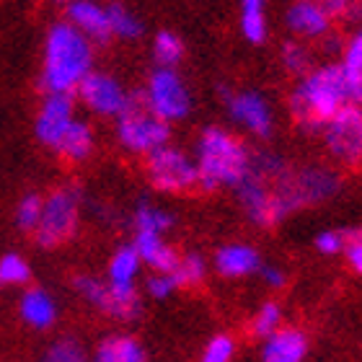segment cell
I'll use <instances>...</instances> for the list:
<instances>
[{
	"instance_id": "8fae6325",
	"label": "cell",
	"mask_w": 362,
	"mask_h": 362,
	"mask_svg": "<svg viewBox=\"0 0 362 362\" xmlns=\"http://www.w3.org/2000/svg\"><path fill=\"white\" fill-rule=\"evenodd\" d=\"M228 101V112L233 117L235 124H241L243 129H249L251 135L257 137H269L272 127H274V114L272 106L267 104L264 96H259L254 90H220Z\"/></svg>"
},
{
	"instance_id": "1f68e13d",
	"label": "cell",
	"mask_w": 362,
	"mask_h": 362,
	"mask_svg": "<svg viewBox=\"0 0 362 362\" xmlns=\"http://www.w3.org/2000/svg\"><path fill=\"white\" fill-rule=\"evenodd\" d=\"M313 3H318L332 18L362 21V0H313Z\"/></svg>"
},
{
	"instance_id": "8992f818",
	"label": "cell",
	"mask_w": 362,
	"mask_h": 362,
	"mask_svg": "<svg viewBox=\"0 0 362 362\" xmlns=\"http://www.w3.org/2000/svg\"><path fill=\"white\" fill-rule=\"evenodd\" d=\"M145 171L153 187L163 194H187L194 187H199L197 160L168 143L148 153Z\"/></svg>"
},
{
	"instance_id": "5b68a950",
	"label": "cell",
	"mask_w": 362,
	"mask_h": 362,
	"mask_svg": "<svg viewBox=\"0 0 362 362\" xmlns=\"http://www.w3.org/2000/svg\"><path fill=\"white\" fill-rule=\"evenodd\" d=\"M81 218V194L78 189L62 187L47 197L37 223V243L42 249H57L60 243L73 238Z\"/></svg>"
},
{
	"instance_id": "f35d334b",
	"label": "cell",
	"mask_w": 362,
	"mask_h": 362,
	"mask_svg": "<svg viewBox=\"0 0 362 362\" xmlns=\"http://www.w3.org/2000/svg\"><path fill=\"white\" fill-rule=\"evenodd\" d=\"M57 3H70V0H57Z\"/></svg>"
},
{
	"instance_id": "d6a6232c",
	"label": "cell",
	"mask_w": 362,
	"mask_h": 362,
	"mask_svg": "<svg viewBox=\"0 0 362 362\" xmlns=\"http://www.w3.org/2000/svg\"><path fill=\"white\" fill-rule=\"evenodd\" d=\"M233 352H235L233 339H230L228 334H215V337L207 341V347H204L202 360L204 362H230L233 360Z\"/></svg>"
},
{
	"instance_id": "484cf974",
	"label": "cell",
	"mask_w": 362,
	"mask_h": 362,
	"mask_svg": "<svg viewBox=\"0 0 362 362\" xmlns=\"http://www.w3.org/2000/svg\"><path fill=\"white\" fill-rule=\"evenodd\" d=\"M176 279V287H197L202 285L204 274H207V264H204L202 257L197 254H187V257H179L176 267L171 269Z\"/></svg>"
},
{
	"instance_id": "52a82bcc",
	"label": "cell",
	"mask_w": 362,
	"mask_h": 362,
	"mask_svg": "<svg viewBox=\"0 0 362 362\" xmlns=\"http://www.w3.org/2000/svg\"><path fill=\"white\" fill-rule=\"evenodd\" d=\"M145 101L156 114L171 122L187 119L192 112V93H189L184 78L174 68H156L148 78V88L143 90Z\"/></svg>"
},
{
	"instance_id": "5bb4252c",
	"label": "cell",
	"mask_w": 362,
	"mask_h": 362,
	"mask_svg": "<svg viewBox=\"0 0 362 362\" xmlns=\"http://www.w3.org/2000/svg\"><path fill=\"white\" fill-rule=\"evenodd\" d=\"M68 21L96 45H106L114 37L112 23H109V11L93 3V0H70Z\"/></svg>"
},
{
	"instance_id": "3957f363",
	"label": "cell",
	"mask_w": 362,
	"mask_h": 362,
	"mask_svg": "<svg viewBox=\"0 0 362 362\" xmlns=\"http://www.w3.org/2000/svg\"><path fill=\"white\" fill-rule=\"evenodd\" d=\"M199 187L215 192L220 187H238L251 166L249 148L235 135L220 127H207L197 143Z\"/></svg>"
},
{
	"instance_id": "cb8c5ba5",
	"label": "cell",
	"mask_w": 362,
	"mask_h": 362,
	"mask_svg": "<svg viewBox=\"0 0 362 362\" xmlns=\"http://www.w3.org/2000/svg\"><path fill=\"white\" fill-rule=\"evenodd\" d=\"M153 57L160 68H176L184 57V42L176 37L174 31H160L153 39Z\"/></svg>"
},
{
	"instance_id": "4dcf8cb0",
	"label": "cell",
	"mask_w": 362,
	"mask_h": 362,
	"mask_svg": "<svg viewBox=\"0 0 362 362\" xmlns=\"http://www.w3.org/2000/svg\"><path fill=\"white\" fill-rule=\"evenodd\" d=\"M279 326H282V310H279V305L277 303H264L257 316H254V334L264 339V337L277 332Z\"/></svg>"
},
{
	"instance_id": "d4e9b609",
	"label": "cell",
	"mask_w": 362,
	"mask_h": 362,
	"mask_svg": "<svg viewBox=\"0 0 362 362\" xmlns=\"http://www.w3.org/2000/svg\"><path fill=\"white\" fill-rule=\"evenodd\" d=\"M344 70H347L349 86H352V93H355V101L362 104V29L357 31L352 42L344 49V60H341Z\"/></svg>"
},
{
	"instance_id": "ac0fdd59",
	"label": "cell",
	"mask_w": 362,
	"mask_h": 362,
	"mask_svg": "<svg viewBox=\"0 0 362 362\" xmlns=\"http://www.w3.org/2000/svg\"><path fill=\"white\" fill-rule=\"evenodd\" d=\"M21 318L31 329L45 332L57 318V305L45 290H26L21 298Z\"/></svg>"
},
{
	"instance_id": "ba28073f",
	"label": "cell",
	"mask_w": 362,
	"mask_h": 362,
	"mask_svg": "<svg viewBox=\"0 0 362 362\" xmlns=\"http://www.w3.org/2000/svg\"><path fill=\"white\" fill-rule=\"evenodd\" d=\"M76 290L96 310H101V313H106V316L112 318H119V321H132L143 310V300H140L137 287H119V285H112L109 279L101 282L96 277L81 274L76 279Z\"/></svg>"
},
{
	"instance_id": "836d02e7",
	"label": "cell",
	"mask_w": 362,
	"mask_h": 362,
	"mask_svg": "<svg viewBox=\"0 0 362 362\" xmlns=\"http://www.w3.org/2000/svg\"><path fill=\"white\" fill-rule=\"evenodd\" d=\"M145 290H148V295L156 298V300H166V298H171L174 290H179V287H176V279L171 272H156V274L148 277Z\"/></svg>"
},
{
	"instance_id": "7c38bea8",
	"label": "cell",
	"mask_w": 362,
	"mask_h": 362,
	"mask_svg": "<svg viewBox=\"0 0 362 362\" xmlns=\"http://www.w3.org/2000/svg\"><path fill=\"white\" fill-rule=\"evenodd\" d=\"M73 93H60V90H47V98L37 114V137L39 143L47 148H57L60 137L70 127V122L76 119L73 114Z\"/></svg>"
},
{
	"instance_id": "7a4b0ae2",
	"label": "cell",
	"mask_w": 362,
	"mask_h": 362,
	"mask_svg": "<svg viewBox=\"0 0 362 362\" xmlns=\"http://www.w3.org/2000/svg\"><path fill=\"white\" fill-rule=\"evenodd\" d=\"M93 42L70 21L54 23L45 42L42 83L47 90L73 93L93 68Z\"/></svg>"
},
{
	"instance_id": "2e32d148",
	"label": "cell",
	"mask_w": 362,
	"mask_h": 362,
	"mask_svg": "<svg viewBox=\"0 0 362 362\" xmlns=\"http://www.w3.org/2000/svg\"><path fill=\"white\" fill-rule=\"evenodd\" d=\"M132 246L140 254L143 264H148L153 272H171L176 267V262H179V254L163 241V233L135 230V243Z\"/></svg>"
},
{
	"instance_id": "d6986e66",
	"label": "cell",
	"mask_w": 362,
	"mask_h": 362,
	"mask_svg": "<svg viewBox=\"0 0 362 362\" xmlns=\"http://www.w3.org/2000/svg\"><path fill=\"white\" fill-rule=\"evenodd\" d=\"M54 151L60 153L62 158L73 160V163H81V160L88 158L90 151H93V132H90V127L86 122L73 119L70 127L65 129V135L60 137V143H57Z\"/></svg>"
},
{
	"instance_id": "8d00e7d4",
	"label": "cell",
	"mask_w": 362,
	"mask_h": 362,
	"mask_svg": "<svg viewBox=\"0 0 362 362\" xmlns=\"http://www.w3.org/2000/svg\"><path fill=\"white\" fill-rule=\"evenodd\" d=\"M347 262L349 267L357 272V274H362V230H357V233H352V238H347Z\"/></svg>"
},
{
	"instance_id": "d590c367",
	"label": "cell",
	"mask_w": 362,
	"mask_h": 362,
	"mask_svg": "<svg viewBox=\"0 0 362 362\" xmlns=\"http://www.w3.org/2000/svg\"><path fill=\"white\" fill-rule=\"evenodd\" d=\"M347 246V235L341 230H321L316 235V249L318 254H326V257H334V254H341Z\"/></svg>"
},
{
	"instance_id": "6da1fadb",
	"label": "cell",
	"mask_w": 362,
	"mask_h": 362,
	"mask_svg": "<svg viewBox=\"0 0 362 362\" xmlns=\"http://www.w3.org/2000/svg\"><path fill=\"white\" fill-rule=\"evenodd\" d=\"M347 104H355V93L341 62H326L321 68H310L290 96L293 119L305 132H318Z\"/></svg>"
},
{
	"instance_id": "9c48e42d",
	"label": "cell",
	"mask_w": 362,
	"mask_h": 362,
	"mask_svg": "<svg viewBox=\"0 0 362 362\" xmlns=\"http://www.w3.org/2000/svg\"><path fill=\"white\" fill-rule=\"evenodd\" d=\"M326 151L332 153L344 166H357L362 160V109L355 104H347L344 109L334 114L324 127Z\"/></svg>"
},
{
	"instance_id": "603a6c76",
	"label": "cell",
	"mask_w": 362,
	"mask_h": 362,
	"mask_svg": "<svg viewBox=\"0 0 362 362\" xmlns=\"http://www.w3.org/2000/svg\"><path fill=\"white\" fill-rule=\"evenodd\" d=\"M174 228V215L158 204L140 202L135 210V230H153V233H168Z\"/></svg>"
},
{
	"instance_id": "f1b7e54d",
	"label": "cell",
	"mask_w": 362,
	"mask_h": 362,
	"mask_svg": "<svg viewBox=\"0 0 362 362\" xmlns=\"http://www.w3.org/2000/svg\"><path fill=\"white\" fill-rule=\"evenodd\" d=\"M282 65L295 76H305L313 68V54L303 42H287L282 47Z\"/></svg>"
},
{
	"instance_id": "277c9868",
	"label": "cell",
	"mask_w": 362,
	"mask_h": 362,
	"mask_svg": "<svg viewBox=\"0 0 362 362\" xmlns=\"http://www.w3.org/2000/svg\"><path fill=\"white\" fill-rule=\"evenodd\" d=\"M117 137L124 151L148 156L151 151L168 143L171 129L168 122L151 109L143 93L129 96L124 109L117 114Z\"/></svg>"
},
{
	"instance_id": "f546056e",
	"label": "cell",
	"mask_w": 362,
	"mask_h": 362,
	"mask_svg": "<svg viewBox=\"0 0 362 362\" xmlns=\"http://www.w3.org/2000/svg\"><path fill=\"white\" fill-rule=\"evenodd\" d=\"M42 204L45 199L39 194H26L16 207V223L21 230H34L39 223V215H42Z\"/></svg>"
},
{
	"instance_id": "44dd1931",
	"label": "cell",
	"mask_w": 362,
	"mask_h": 362,
	"mask_svg": "<svg viewBox=\"0 0 362 362\" xmlns=\"http://www.w3.org/2000/svg\"><path fill=\"white\" fill-rule=\"evenodd\" d=\"M143 259L135 251V246H122L114 251L112 262H109V282L119 287H135V279L140 274Z\"/></svg>"
},
{
	"instance_id": "e0dca14e",
	"label": "cell",
	"mask_w": 362,
	"mask_h": 362,
	"mask_svg": "<svg viewBox=\"0 0 362 362\" xmlns=\"http://www.w3.org/2000/svg\"><path fill=\"white\" fill-rule=\"evenodd\" d=\"M259 267H262V259H259L257 249L243 246V243L223 246V249L215 254V269H218L223 277H230V279L249 277V274L259 272Z\"/></svg>"
},
{
	"instance_id": "ffe728a7",
	"label": "cell",
	"mask_w": 362,
	"mask_h": 362,
	"mask_svg": "<svg viewBox=\"0 0 362 362\" xmlns=\"http://www.w3.org/2000/svg\"><path fill=\"white\" fill-rule=\"evenodd\" d=\"M98 362H145V349L143 344L127 334H114L106 337L96 349Z\"/></svg>"
},
{
	"instance_id": "74e56055",
	"label": "cell",
	"mask_w": 362,
	"mask_h": 362,
	"mask_svg": "<svg viewBox=\"0 0 362 362\" xmlns=\"http://www.w3.org/2000/svg\"><path fill=\"white\" fill-rule=\"evenodd\" d=\"M259 274H262V279H264V285L272 287V290H282L287 282L285 272L277 269V267H259Z\"/></svg>"
},
{
	"instance_id": "4fadbf2b",
	"label": "cell",
	"mask_w": 362,
	"mask_h": 362,
	"mask_svg": "<svg viewBox=\"0 0 362 362\" xmlns=\"http://www.w3.org/2000/svg\"><path fill=\"white\" fill-rule=\"evenodd\" d=\"M287 29L293 31L295 37L308 42V39H321L332 31V16L326 13L324 8L313 3V0H295L293 6L287 8Z\"/></svg>"
},
{
	"instance_id": "7402d4cb",
	"label": "cell",
	"mask_w": 362,
	"mask_h": 362,
	"mask_svg": "<svg viewBox=\"0 0 362 362\" xmlns=\"http://www.w3.org/2000/svg\"><path fill=\"white\" fill-rule=\"evenodd\" d=\"M241 34L251 45L267 39V0H241Z\"/></svg>"
},
{
	"instance_id": "e575fe53",
	"label": "cell",
	"mask_w": 362,
	"mask_h": 362,
	"mask_svg": "<svg viewBox=\"0 0 362 362\" xmlns=\"http://www.w3.org/2000/svg\"><path fill=\"white\" fill-rule=\"evenodd\" d=\"M45 360L49 362H81L83 360V347L76 339H60L47 349Z\"/></svg>"
},
{
	"instance_id": "83f0119b",
	"label": "cell",
	"mask_w": 362,
	"mask_h": 362,
	"mask_svg": "<svg viewBox=\"0 0 362 362\" xmlns=\"http://www.w3.org/2000/svg\"><path fill=\"white\" fill-rule=\"evenodd\" d=\"M29 279H31V269L18 254H6V257L0 259V285L3 287L26 285Z\"/></svg>"
},
{
	"instance_id": "4316f807",
	"label": "cell",
	"mask_w": 362,
	"mask_h": 362,
	"mask_svg": "<svg viewBox=\"0 0 362 362\" xmlns=\"http://www.w3.org/2000/svg\"><path fill=\"white\" fill-rule=\"evenodd\" d=\"M109 11V23H112V34L119 39H137L143 34V23L140 18L129 13L127 8L119 6V3H114V6L106 8Z\"/></svg>"
},
{
	"instance_id": "30bf717a",
	"label": "cell",
	"mask_w": 362,
	"mask_h": 362,
	"mask_svg": "<svg viewBox=\"0 0 362 362\" xmlns=\"http://www.w3.org/2000/svg\"><path fill=\"white\" fill-rule=\"evenodd\" d=\"M76 90L81 101L98 117H117L129 98V93L122 88L117 78L106 76V73H93V70L78 83Z\"/></svg>"
},
{
	"instance_id": "9a60e30c",
	"label": "cell",
	"mask_w": 362,
	"mask_h": 362,
	"mask_svg": "<svg viewBox=\"0 0 362 362\" xmlns=\"http://www.w3.org/2000/svg\"><path fill=\"white\" fill-rule=\"evenodd\" d=\"M308 355V337L298 329H282L264 337L262 360L264 362H300Z\"/></svg>"
}]
</instances>
